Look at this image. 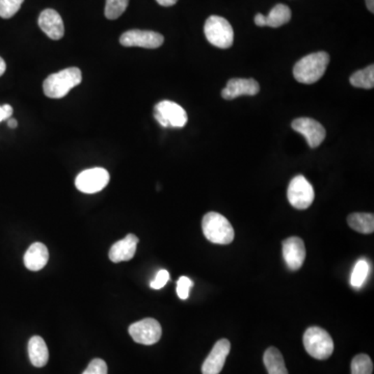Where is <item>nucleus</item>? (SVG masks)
I'll list each match as a JSON object with an SVG mask.
<instances>
[{"mask_svg":"<svg viewBox=\"0 0 374 374\" xmlns=\"http://www.w3.org/2000/svg\"><path fill=\"white\" fill-rule=\"evenodd\" d=\"M260 85L253 78H233L226 82V87L222 91V97L233 100L240 96H255L259 93Z\"/></svg>","mask_w":374,"mask_h":374,"instance_id":"nucleus-13","label":"nucleus"},{"mask_svg":"<svg viewBox=\"0 0 374 374\" xmlns=\"http://www.w3.org/2000/svg\"><path fill=\"white\" fill-rule=\"evenodd\" d=\"M8 127L12 128V129H15V128H17V126H18V123H17L16 120L10 117V119L8 120Z\"/></svg>","mask_w":374,"mask_h":374,"instance_id":"nucleus-34","label":"nucleus"},{"mask_svg":"<svg viewBox=\"0 0 374 374\" xmlns=\"http://www.w3.org/2000/svg\"><path fill=\"white\" fill-rule=\"evenodd\" d=\"M129 334L136 343L153 345L161 338L162 330L157 320L146 318L132 324L129 328Z\"/></svg>","mask_w":374,"mask_h":374,"instance_id":"nucleus-9","label":"nucleus"},{"mask_svg":"<svg viewBox=\"0 0 374 374\" xmlns=\"http://www.w3.org/2000/svg\"><path fill=\"white\" fill-rule=\"evenodd\" d=\"M231 344L229 340L221 339L215 343L209 356L203 363V374H220L223 371L226 357L230 354Z\"/></svg>","mask_w":374,"mask_h":374,"instance_id":"nucleus-12","label":"nucleus"},{"mask_svg":"<svg viewBox=\"0 0 374 374\" xmlns=\"http://www.w3.org/2000/svg\"><path fill=\"white\" fill-rule=\"evenodd\" d=\"M49 259L48 250L46 245L41 243H33L24 255V264L27 269L33 271L44 268Z\"/></svg>","mask_w":374,"mask_h":374,"instance_id":"nucleus-17","label":"nucleus"},{"mask_svg":"<svg viewBox=\"0 0 374 374\" xmlns=\"http://www.w3.org/2000/svg\"><path fill=\"white\" fill-rule=\"evenodd\" d=\"M287 196L292 207L299 210H305L311 206L315 194L311 183L305 177L299 175L290 181Z\"/></svg>","mask_w":374,"mask_h":374,"instance_id":"nucleus-7","label":"nucleus"},{"mask_svg":"<svg viewBox=\"0 0 374 374\" xmlns=\"http://www.w3.org/2000/svg\"><path fill=\"white\" fill-rule=\"evenodd\" d=\"M368 262L364 259L359 260V261L356 263V266H354V271H352V279H350V283H352V287H362L365 280L368 277Z\"/></svg>","mask_w":374,"mask_h":374,"instance_id":"nucleus-24","label":"nucleus"},{"mask_svg":"<svg viewBox=\"0 0 374 374\" xmlns=\"http://www.w3.org/2000/svg\"><path fill=\"white\" fill-rule=\"evenodd\" d=\"M263 362L268 374H288L281 352L275 347L267 348Z\"/></svg>","mask_w":374,"mask_h":374,"instance_id":"nucleus-19","label":"nucleus"},{"mask_svg":"<svg viewBox=\"0 0 374 374\" xmlns=\"http://www.w3.org/2000/svg\"><path fill=\"white\" fill-rule=\"evenodd\" d=\"M204 34L208 42L217 48H230L234 42L232 27L228 20L221 16H210L207 19Z\"/></svg>","mask_w":374,"mask_h":374,"instance_id":"nucleus-5","label":"nucleus"},{"mask_svg":"<svg viewBox=\"0 0 374 374\" xmlns=\"http://www.w3.org/2000/svg\"><path fill=\"white\" fill-rule=\"evenodd\" d=\"M129 0H106V16L110 20L119 18L127 8Z\"/></svg>","mask_w":374,"mask_h":374,"instance_id":"nucleus-25","label":"nucleus"},{"mask_svg":"<svg viewBox=\"0 0 374 374\" xmlns=\"http://www.w3.org/2000/svg\"><path fill=\"white\" fill-rule=\"evenodd\" d=\"M81 80H82V74L78 68H67L63 71L49 75L43 82V89L47 97L61 99L65 97L73 87L80 85Z\"/></svg>","mask_w":374,"mask_h":374,"instance_id":"nucleus-2","label":"nucleus"},{"mask_svg":"<svg viewBox=\"0 0 374 374\" xmlns=\"http://www.w3.org/2000/svg\"><path fill=\"white\" fill-rule=\"evenodd\" d=\"M350 85L354 87L360 89H371L374 87V67L373 65L368 66L365 69L354 72L350 76Z\"/></svg>","mask_w":374,"mask_h":374,"instance_id":"nucleus-22","label":"nucleus"},{"mask_svg":"<svg viewBox=\"0 0 374 374\" xmlns=\"http://www.w3.org/2000/svg\"><path fill=\"white\" fill-rule=\"evenodd\" d=\"M255 23L257 27H265V16L262 14H257L255 17Z\"/></svg>","mask_w":374,"mask_h":374,"instance_id":"nucleus-31","label":"nucleus"},{"mask_svg":"<svg viewBox=\"0 0 374 374\" xmlns=\"http://www.w3.org/2000/svg\"><path fill=\"white\" fill-rule=\"evenodd\" d=\"M6 62L3 61V59H2V57H0V76H2V75H3L4 72H6Z\"/></svg>","mask_w":374,"mask_h":374,"instance_id":"nucleus-33","label":"nucleus"},{"mask_svg":"<svg viewBox=\"0 0 374 374\" xmlns=\"http://www.w3.org/2000/svg\"><path fill=\"white\" fill-rule=\"evenodd\" d=\"M154 117L164 128H182L188 121L187 113L183 108L168 100L156 104Z\"/></svg>","mask_w":374,"mask_h":374,"instance_id":"nucleus-6","label":"nucleus"},{"mask_svg":"<svg viewBox=\"0 0 374 374\" xmlns=\"http://www.w3.org/2000/svg\"><path fill=\"white\" fill-rule=\"evenodd\" d=\"M303 346L312 358L326 360L334 352V341L324 329L311 326L305 331L303 338Z\"/></svg>","mask_w":374,"mask_h":374,"instance_id":"nucleus-4","label":"nucleus"},{"mask_svg":"<svg viewBox=\"0 0 374 374\" xmlns=\"http://www.w3.org/2000/svg\"><path fill=\"white\" fill-rule=\"evenodd\" d=\"M290 19L292 10L285 4L279 3L273 6L269 14L265 16V27L277 29L289 22Z\"/></svg>","mask_w":374,"mask_h":374,"instance_id":"nucleus-20","label":"nucleus"},{"mask_svg":"<svg viewBox=\"0 0 374 374\" xmlns=\"http://www.w3.org/2000/svg\"><path fill=\"white\" fill-rule=\"evenodd\" d=\"M156 1L162 6H172L176 4L178 0H156Z\"/></svg>","mask_w":374,"mask_h":374,"instance_id":"nucleus-32","label":"nucleus"},{"mask_svg":"<svg viewBox=\"0 0 374 374\" xmlns=\"http://www.w3.org/2000/svg\"><path fill=\"white\" fill-rule=\"evenodd\" d=\"M292 126L305 138L310 148H317L326 138V131L324 126L311 117H299L292 122Z\"/></svg>","mask_w":374,"mask_h":374,"instance_id":"nucleus-10","label":"nucleus"},{"mask_svg":"<svg viewBox=\"0 0 374 374\" xmlns=\"http://www.w3.org/2000/svg\"><path fill=\"white\" fill-rule=\"evenodd\" d=\"M164 36L156 31L131 29L126 31L120 38V43L125 47H142V48L156 49L164 44Z\"/></svg>","mask_w":374,"mask_h":374,"instance_id":"nucleus-11","label":"nucleus"},{"mask_svg":"<svg viewBox=\"0 0 374 374\" xmlns=\"http://www.w3.org/2000/svg\"><path fill=\"white\" fill-rule=\"evenodd\" d=\"M82 374H108V365L101 359H94Z\"/></svg>","mask_w":374,"mask_h":374,"instance_id":"nucleus-27","label":"nucleus"},{"mask_svg":"<svg viewBox=\"0 0 374 374\" xmlns=\"http://www.w3.org/2000/svg\"><path fill=\"white\" fill-rule=\"evenodd\" d=\"M12 106H8V104H4V106H0V122L10 119V117H12Z\"/></svg>","mask_w":374,"mask_h":374,"instance_id":"nucleus-30","label":"nucleus"},{"mask_svg":"<svg viewBox=\"0 0 374 374\" xmlns=\"http://www.w3.org/2000/svg\"><path fill=\"white\" fill-rule=\"evenodd\" d=\"M330 64V55L324 51L311 53L299 59L294 68V76L299 82L312 85L317 82Z\"/></svg>","mask_w":374,"mask_h":374,"instance_id":"nucleus-1","label":"nucleus"},{"mask_svg":"<svg viewBox=\"0 0 374 374\" xmlns=\"http://www.w3.org/2000/svg\"><path fill=\"white\" fill-rule=\"evenodd\" d=\"M192 280L187 277H181L177 282V294L181 299H187L189 296V289L192 287Z\"/></svg>","mask_w":374,"mask_h":374,"instance_id":"nucleus-28","label":"nucleus"},{"mask_svg":"<svg viewBox=\"0 0 374 374\" xmlns=\"http://www.w3.org/2000/svg\"><path fill=\"white\" fill-rule=\"evenodd\" d=\"M367 8L371 10V13L374 12V0H366Z\"/></svg>","mask_w":374,"mask_h":374,"instance_id":"nucleus-35","label":"nucleus"},{"mask_svg":"<svg viewBox=\"0 0 374 374\" xmlns=\"http://www.w3.org/2000/svg\"><path fill=\"white\" fill-rule=\"evenodd\" d=\"M203 233L210 243L229 245L234 239L235 233L230 222L217 213H209L202 221Z\"/></svg>","mask_w":374,"mask_h":374,"instance_id":"nucleus-3","label":"nucleus"},{"mask_svg":"<svg viewBox=\"0 0 374 374\" xmlns=\"http://www.w3.org/2000/svg\"><path fill=\"white\" fill-rule=\"evenodd\" d=\"M283 257L288 268L299 271L305 259V247L303 239L289 237L283 241Z\"/></svg>","mask_w":374,"mask_h":374,"instance_id":"nucleus-14","label":"nucleus"},{"mask_svg":"<svg viewBox=\"0 0 374 374\" xmlns=\"http://www.w3.org/2000/svg\"><path fill=\"white\" fill-rule=\"evenodd\" d=\"M29 354L34 366L41 368L47 364L49 352L43 338L38 336L31 338L29 342Z\"/></svg>","mask_w":374,"mask_h":374,"instance_id":"nucleus-18","label":"nucleus"},{"mask_svg":"<svg viewBox=\"0 0 374 374\" xmlns=\"http://www.w3.org/2000/svg\"><path fill=\"white\" fill-rule=\"evenodd\" d=\"M24 0H0V17L10 19L20 10Z\"/></svg>","mask_w":374,"mask_h":374,"instance_id":"nucleus-26","label":"nucleus"},{"mask_svg":"<svg viewBox=\"0 0 374 374\" xmlns=\"http://www.w3.org/2000/svg\"><path fill=\"white\" fill-rule=\"evenodd\" d=\"M110 182V174L106 168H94L83 171L75 179V187L85 194L101 192Z\"/></svg>","mask_w":374,"mask_h":374,"instance_id":"nucleus-8","label":"nucleus"},{"mask_svg":"<svg viewBox=\"0 0 374 374\" xmlns=\"http://www.w3.org/2000/svg\"><path fill=\"white\" fill-rule=\"evenodd\" d=\"M373 363L371 357L358 354L352 361V374H373Z\"/></svg>","mask_w":374,"mask_h":374,"instance_id":"nucleus-23","label":"nucleus"},{"mask_svg":"<svg viewBox=\"0 0 374 374\" xmlns=\"http://www.w3.org/2000/svg\"><path fill=\"white\" fill-rule=\"evenodd\" d=\"M38 27L47 37L52 40H61L65 35V27L61 15L52 8L43 10L38 17Z\"/></svg>","mask_w":374,"mask_h":374,"instance_id":"nucleus-15","label":"nucleus"},{"mask_svg":"<svg viewBox=\"0 0 374 374\" xmlns=\"http://www.w3.org/2000/svg\"><path fill=\"white\" fill-rule=\"evenodd\" d=\"M168 280H170V273H168V271L162 269L157 273L155 280L151 282V287L153 289H161L168 283Z\"/></svg>","mask_w":374,"mask_h":374,"instance_id":"nucleus-29","label":"nucleus"},{"mask_svg":"<svg viewBox=\"0 0 374 374\" xmlns=\"http://www.w3.org/2000/svg\"><path fill=\"white\" fill-rule=\"evenodd\" d=\"M138 238L134 234H128L125 238L117 241L110 251V259L113 262L129 261L136 253Z\"/></svg>","mask_w":374,"mask_h":374,"instance_id":"nucleus-16","label":"nucleus"},{"mask_svg":"<svg viewBox=\"0 0 374 374\" xmlns=\"http://www.w3.org/2000/svg\"><path fill=\"white\" fill-rule=\"evenodd\" d=\"M350 228L362 234H371L374 231L373 213H352L347 217Z\"/></svg>","mask_w":374,"mask_h":374,"instance_id":"nucleus-21","label":"nucleus"}]
</instances>
